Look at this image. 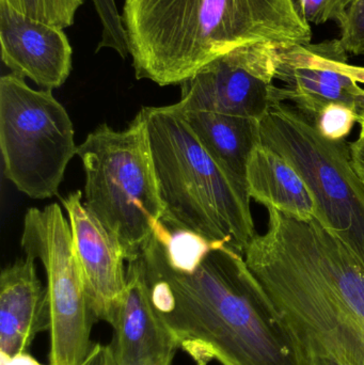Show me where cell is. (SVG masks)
Returning a JSON list of instances; mask_svg holds the SVG:
<instances>
[{"label": "cell", "instance_id": "obj_1", "mask_svg": "<svg viewBox=\"0 0 364 365\" xmlns=\"http://www.w3.org/2000/svg\"><path fill=\"white\" fill-rule=\"evenodd\" d=\"M130 262L180 349L197 365H311L305 345L232 247L160 222Z\"/></svg>", "mask_w": 364, "mask_h": 365}, {"label": "cell", "instance_id": "obj_2", "mask_svg": "<svg viewBox=\"0 0 364 365\" xmlns=\"http://www.w3.org/2000/svg\"><path fill=\"white\" fill-rule=\"evenodd\" d=\"M246 263L310 355L364 365V261L318 219L275 208Z\"/></svg>", "mask_w": 364, "mask_h": 365}, {"label": "cell", "instance_id": "obj_3", "mask_svg": "<svg viewBox=\"0 0 364 365\" xmlns=\"http://www.w3.org/2000/svg\"><path fill=\"white\" fill-rule=\"evenodd\" d=\"M122 21L136 78L162 87L245 45L312 40L294 0H124Z\"/></svg>", "mask_w": 364, "mask_h": 365}, {"label": "cell", "instance_id": "obj_4", "mask_svg": "<svg viewBox=\"0 0 364 365\" xmlns=\"http://www.w3.org/2000/svg\"><path fill=\"white\" fill-rule=\"evenodd\" d=\"M141 111L164 206L162 222L244 255L256 235L247 186L209 155L175 104Z\"/></svg>", "mask_w": 364, "mask_h": 365}, {"label": "cell", "instance_id": "obj_5", "mask_svg": "<svg viewBox=\"0 0 364 365\" xmlns=\"http://www.w3.org/2000/svg\"><path fill=\"white\" fill-rule=\"evenodd\" d=\"M77 155L85 171V207L132 261L164 215L142 111L123 130L98 125Z\"/></svg>", "mask_w": 364, "mask_h": 365}, {"label": "cell", "instance_id": "obj_6", "mask_svg": "<svg viewBox=\"0 0 364 365\" xmlns=\"http://www.w3.org/2000/svg\"><path fill=\"white\" fill-rule=\"evenodd\" d=\"M260 134L305 180L316 200V219L364 261V182L353 164L350 143L324 138L288 103L271 107L261 120Z\"/></svg>", "mask_w": 364, "mask_h": 365}, {"label": "cell", "instance_id": "obj_7", "mask_svg": "<svg viewBox=\"0 0 364 365\" xmlns=\"http://www.w3.org/2000/svg\"><path fill=\"white\" fill-rule=\"evenodd\" d=\"M0 148L6 179L36 200L58 195L77 155L70 115L51 90L11 73L0 78Z\"/></svg>", "mask_w": 364, "mask_h": 365}, {"label": "cell", "instance_id": "obj_8", "mask_svg": "<svg viewBox=\"0 0 364 365\" xmlns=\"http://www.w3.org/2000/svg\"><path fill=\"white\" fill-rule=\"evenodd\" d=\"M21 246L26 255L40 259L46 272L49 365H81L93 346L92 327L98 319L88 296L71 225L57 203L26 212Z\"/></svg>", "mask_w": 364, "mask_h": 365}, {"label": "cell", "instance_id": "obj_9", "mask_svg": "<svg viewBox=\"0 0 364 365\" xmlns=\"http://www.w3.org/2000/svg\"><path fill=\"white\" fill-rule=\"evenodd\" d=\"M278 46L245 45L217 58L181 83L182 111H207L261 121L274 105Z\"/></svg>", "mask_w": 364, "mask_h": 365}, {"label": "cell", "instance_id": "obj_10", "mask_svg": "<svg viewBox=\"0 0 364 365\" xmlns=\"http://www.w3.org/2000/svg\"><path fill=\"white\" fill-rule=\"evenodd\" d=\"M342 62H348V53L339 38L278 47L276 79L284 87L277 88V102L291 103L312 122L333 103L350 107L360 117L364 89L341 70Z\"/></svg>", "mask_w": 364, "mask_h": 365}, {"label": "cell", "instance_id": "obj_11", "mask_svg": "<svg viewBox=\"0 0 364 365\" xmlns=\"http://www.w3.org/2000/svg\"><path fill=\"white\" fill-rule=\"evenodd\" d=\"M61 202L92 309L98 321L110 325L128 284L125 252L119 240L87 210L80 190L62 197Z\"/></svg>", "mask_w": 364, "mask_h": 365}, {"label": "cell", "instance_id": "obj_12", "mask_svg": "<svg viewBox=\"0 0 364 365\" xmlns=\"http://www.w3.org/2000/svg\"><path fill=\"white\" fill-rule=\"evenodd\" d=\"M1 60L11 74L41 89L61 87L72 71L73 49L64 29L30 19L0 1Z\"/></svg>", "mask_w": 364, "mask_h": 365}, {"label": "cell", "instance_id": "obj_13", "mask_svg": "<svg viewBox=\"0 0 364 365\" xmlns=\"http://www.w3.org/2000/svg\"><path fill=\"white\" fill-rule=\"evenodd\" d=\"M110 326L115 364L172 365L179 344L152 304L147 285L132 262Z\"/></svg>", "mask_w": 364, "mask_h": 365}, {"label": "cell", "instance_id": "obj_14", "mask_svg": "<svg viewBox=\"0 0 364 365\" xmlns=\"http://www.w3.org/2000/svg\"><path fill=\"white\" fill-rule=\"evenodd\" d=\"M47 289L36 274V259L26 255L2 269L0 276V353H27L41 332L49 331Z\"/></svg>", "mask_w": 364, "mask_h": 365}, {"label": "cell", "instance_id": "obj_15", "mask_svg": "<svg viewBox=\"0 0 364 365\" xmlns=\"http://www.w3.org/2000/svg\"><path fill=\"white\" fill-rule=\"evenodd\" d=\"M250 197L298 220L316 218V200L301 173L288 160L261 141L250 154L246 168Z\"/></svg>", "mask_w": 364, "mask_h": 365}, {"label": "cell", "instance_id": "obj_16", "mask_svg": "<svg viewBox=\"0 0 364 365\" xmlns=\"http://www.w3.org/2000/svg\"><path fill=\"white\" fill-rule=\"evenodd\" d=\"M180 111L209 155L247 186L246 168L252 150L261 143V121L207 111Z\"/></svg>", "mask_w": 364, "mask_h": 365}, {"label": "cell", "instance_id": "obj_17", "mask_svg": "<svg viewBox=\"0 0 364 365\" xmlns=\"http://www.w3.org/2000/svg\"><path fill=\"white\" fill-rule=\"evenodd\" d=\"M25 16L56 27H71L83 0H0Z\"/></svg>", "mask_w": 364, "mask_h": 365}, {"label": "cell", "instance_id": "obj_18", "mask_svg": "<svg viewBox=\"0 0 364 365\" xmlns=\"http://www.w3.org/2000/svg\"><path fill=\"white\" fill-rule=\"evenodd\" d=\"M358 120L359 115L354 109L333 103L320 111L313 124L324 138L331 141H345Z\"/></svg>", "mask_w": 364, "mask_h": 365}, {"label": "cell", "instance_id": "obj_19", "mask_svg": "<svg viewBox=\"0 0 364 365\" xmlns=\"http://www.w3.org/2000/svg\"><path fill=\"white\" fill-rule=\"evenodd\" d=\"M339 27V40L346 51L364 56V0H350Z\"/></svg>", "mask_w": 364, "mask_h": 365}, {"label": "cell", "instance_id": "obj_20", "mask_svg": "<svg viewBox=\"0 0 364 365\" xmlns=\"http://www.w3.org/2000/svg\"><path fill=\"white\" fill-rule=\"evenodd\" d=\"M294 4L299 15L309 25H323L329 21L341 23L348 0H294Z\"/></svg>", "mask_w": 364, "mask_h": 365}, {"label": "cell", "instance_id": "obj_21", "mask_svg": "<svg viewBox=\"0 0 364 365\" xmlns=\"http://www.w3.org/2000/svg\"><path fill=\"white\" fill-rule=\"evenodd\" d=\"M81 365H117L110 345L94 343L89 355Z\"/></svg>", "mask_w": 364, "mask_h": 365}, {"label": "cell", "instance_id": "obj_22", "mask_svg": "<svg viewBox=\"0 0 364 365\" xmlns=\"http://www.w3.org/2000/svg\"><path fill=\"white\" fill-rule=\"evenodd\" d=\"M340 68L346 74L352 76L357 83H364V66H352L348 62H342Z\"/></svg>", "mask_w": 364, "mask_h": 365}, {"label": "cell", "instance_id": "obj_23", "mask_svg": "<svg viewBox=\"0 0 364 365\" xmlns=\"http://www.w3.org/2000/svg\"><path fill=\"white\" fill-rule=\"evenodd\" d=\"M350 153L357 173H364V150L350 143Z\"/></svg>", "mask_w": 364, "mask_h": 365}, {"label": "cell", "instance_id": "obj_24", "mask_svg": "<svg viewBox=\"0 0 364 365\" xmlns=\"http://www.w3.org/2000/svg\"><path fill=\"white\" fill-rule=\"evenodd\" d=\"M38 362L28 353L19 354L10 358V365H38Z\"/></svg>", "mask_w": 364, "mask_h": 365}, {"label": "cell", "instance_id": "obj_25", "mask_svg": "<svg viewBox=\"0 0 364 365\" xmlns=\"http://www.w3.org/2000/svg\"><path fill=\"white\" fill-rule=\"evenodd\" d=\"M311 365H341L331 358L323 356L311 355Z\"/></svg>", "mask_w": 364, "mask_h": 365}, {"label": "cell", "instance_id": "obj_26", "mask_svg": "<svg viewBox=\"0 0 364 365\" xmlns=\"http://www.w3.org/2000/svg\"><path fill=\"white\" fill-rule=\"evenodd\" d=\"M358 123L360 125V133H359L358 140L356 143H353V145L364 150V111L359 117Z\"/></svg>", "mask_w": 364, "mask_h": 365}, {"label": "cell", "instance_id": "obj_27", "mask_svg": "<svg viewBox=\"0 0 364 365\" xmlns=\"http://www.w3.org/2000/svg\"><path fill=\"white\" fill-rule=\"evenodd\" d=\"M10 358L6 354L0 353V365H10Z\"/></svg>", "mask_w": 364, "mask_h": 365}, {"label": "cell", "instance_id": "obj_28", "mask_svg": "<svg viewBox=\"0 0 364 365\" xmlns=\"http://www.w3.org/2000/svg\"><path fill=\"white\" fill-rule=\"evenodd\" d=\"M359 175H360V177H364V173H358Z\"/></svg>", "mask_w": 364, "mask_h": 365}, {"label": "cell", "instance_id": "obj_29", "mask_svg": "<svg viewBox=\"0 0 364 365\" xmlns=\"http://www.w3.org/2000/svg\"><path fill=\"white\" fill-rule=\"evenodd\" d=\"M360 178H361V179H363V181L364 182V177H360Z\"/></svg>", "mask_w": 364, "mask_h": 365}, {"label": "cell", "instance_id": "obj_30", "mask_svg": "<svg viewBox=\"0 0 364 365\" xmlns=\"http://www.w3.org/2000/svg\"><path fill=\"white\" fill-rule=\"evenodd\" d=\"M38 365H41L40 364H38Z\"/></svg>", "mask_w": 364, "mask_h": 365}, {"label": "cell", "instance_id": "obj_31", "mask_svg": "<svg viewBox=\"0 0 364 365\" xmlns=\"http://www.w3.org/2000/svg\"><path fill=\"white\" fill-rule=\"evenodd\" d=\"M348 2H350V0H348Z\"/></svg>", "mask_w": 364, "mask_h": 365}]
</instances>
